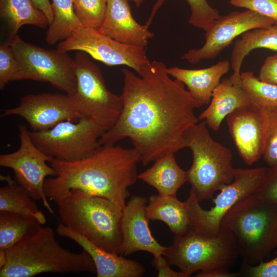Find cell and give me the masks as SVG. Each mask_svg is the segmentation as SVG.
<instances>
[{"label":"cell","mask_w":277,"mask_h":277,"mask_svg":"<svg viewBox=\"0 0 277 277\" xmlns=\"http://www.w3.org/2000/svg\"><path fill=\"white\" fill-rule=\"evenodd\" d=\"M269 168H234L233 181L224 186L213 200L214 205L209 210L203 209L194 193L190 190L185 201L190 228L208 236H214L220 231L224 215L237 203L255 193L263 182Z\"/></svg>","instance_id":"obj_10"},{"label":"cell","mask_w":277,"mask_h":277,"mask_svg":"<svg viewBox=\"0 0 277 277\" xmlns=\"http://www.w3.org/2000/svg\"><path fill=\"white\" fill-rule=\"evenodd\" d=\"M258 78L263 82L277 85V53L266 58Z\"/></svg>","instance_id":"obj_37"},{"label":"cell","mask_w":277,"mask_h":277,"mask_svg":"<svg viewBox=\"0 0 277 277\" xmlns=\"http://www.w3.org/2000/svg\"><path fill=\"white\" fill-rule=\"evenodd\" d=\"M0 188V211H7L34 217L42 225L46 223L44 214L38 208L35 200L11 178Z\"/></svg>","instance_id":"obj_26"},{"label":"cell","mask_w":277,"mask_h":277,"mask_svg":"<svg viewBox=\"0 0 277 277\" xmlns=\"http://www.w3.org/2000/svg\"><path fill=\"white\" fill-rule=\"evenodd\" d=\"M250 103L241 86L234 84L229 78H225L215 88L209 106L198 118L204 120L208 128L216 131L229 114Z\"/></svg>","instance_id":"obj_21"},{"label":"cell","mask_w":277,"mask_h":277,"mask_svg":"<svg viewBox=\"0 0 277 277\" xmlns=\"http://www.w3.org/2000/svg\"><path fill=\"white\" fill-rule=\"evenodd\" d=\"M55 203L63 224L97 247L121 255L123 208L77 189L70 190Z\"/></svg>","instance_id":"obj_4"},{"label":"cell","mask_w":277,"mask_h":277,"mask_svg":"<svg viewBox=\"0 0 277 277\" xmlns=\"http://www.w3.org/2000/svg\"><path fill=\"white\" fill-rule=\"evenodd\" d=\"M32 1L34 4L45 14L48 19L49 25L52 23L53 19L51 4L50 3L49 0Z\"/></svg>","instance_id":"obj_40"},{"label":"cell","mask_w":277,"mask_h":277,"mask_svg":"<svg viewBox=\"0 0 277 277\" xmlns=\"http://www.w3.org/2000/svg\"><path fill=\"white\" fill-rule=\"evenodd\" d=\"M226 118L240 155L246 164H253L263 154L265 126L263 108L250 103L236 109Z\"/></svg>","instance_id":"obj_16"},{"label":"cell","mask_w":277,"mask_h":277,"mask_svg":"<svg viewBox=\"0 0 277 277\" xmlns=\"http://www.w3.org/2000/svg\"><path fill=\"white\" fill-rule=\"evenodd\" d=\"M151 264L157 270L158 277H185L181 271L173 270L163 255L154 256Z\"/></svg>","instance_id":"obj_38"},{"label":"cell","mask_w":277,"mask_h":277,"mask_svg":"<svg viewBox=\"0 0 277 277\" xmlns=\"http://www.w3.org/2000/svg\"><path fill=\"white\" fill-rule=\"evenodd\" d=\"M76 84L68 95L73 108L82 116L92 120L105 132L115 124L122 111L121 95L110 92L99 67L85 52L74 56Z\"/></svg>","instance_id":"obj_8"},{"label":"cell","mask_w":277,"mask_h":277,"mask_svg":"<svg viewBox=\"0 0 277 277\" xmlns=\"http://www.w3.org/2000/svg\"><path fill=\"white\" fill-rule=\"evenodd\" d=\"M6 261L7 259L5 250L0 249V269L5 265Z\"/></svg>","instance_id":"obj_41"},{"label":"cell","mask_w":277,"mask_h":277,"mask_svg":"<svg viewBox=\"0 0 277 277\" xmlns=\"http://www.w3.org/2000/svg\"><path fill=\"white\" fill-rule=\"evenodd\" d=\"M167 68L164 63L153 61L139 76L122 69V111L100 138L101 145L129 138L144 166L186 147L185 133L199 122L194 110L203 105L183 83L171 78Z\"/></svg>","instance_id":"obj_1"},{"label":"cell","mask_w":277,"mask_h":277,"mask_svg":"<svg viewBox=\"0 0 277 277\" xmlns=\"http://www.w3.org/2000/svg\"><path fill=\"white\" fill-rule=\"evenodd\" d=\"M2 111L1 117L12 115L23 117L33 131L47 130L62 122H77L82 117L67 94L57 93L28 94L21 98L18 106Z\"/></svg>","instance_id":"obj_15"},{"label":"cell","mask_w":277,"mask_h":277,"mask_svg":"<svg viewBox=\"0 0 277 277\" xmlns=\"http://www.w3.org/2000/svg\"><path fill=\"white\" fill-rule=\"evenodd\" d=\"M18 129L20 147L13 152L1 154L0 166L11 169L16 183L32 199L42 200L48 211L54 214L44 189L46 177L56 175L55 170L47 164L53 157L34 145L25 125H18Z\"/></svg>","instance_id":"obj_13"},{"label":"cell","mask_w":277,"mask_h":277,"mask_svg":"<svg viewBox=\"0 0 277 277\" xmlns=\"http://www.w3.org/2000/svg\"><path fill=\"white\" fill-rule=\"evenodd\" d=\"M221 228L235 237L243 264L253 265L277 247V204L253 193L227 212Z\"/></svg>","instance_id":"obj_5"},{"label":"cell","mask_w":277,"mask_h":277,"mask_svg":"<svg viewBox=\"0 0 277 277\" xmlns=\"http://www.w3.org/2000/svg\"><path fill=\"white\" fill-rule=\"evenodd\" d=\"M240 77L251 103L262 108L277 106V85L261 81L251 71L241 72Z\"/></svg>","instance_id":"obj_29"},{"label":"cell","mask_w":277,"mask_h":277,"mask_svg":"<svg viewBox=\"0 0 277 277\" xmlns=\"http://www.w3.org/2000/svg\"><path fill=\"white\" fill-rule=\"evenodd\" d=\"M19 68L12 49L8 43L0 46V89L3 90L6 84L13 81Z\"/></svg>","instance_id":"obj_33"},{"label":"cell","mask_w":277,"mask_h":277,"mask_svg":"<svg viewBox=\"0 0 277 277\" xmlns=\"http://www.w3.org/2000/svg\"><path fill=\"white\" fill-rule=\"evenodd\" d=\"M131 1H132L135 3L136 7H140L144 1V0H131Z\"/></svg>","instance_id":"obj_42"},{"label":"cell","mask_w":277,"mask_h":277,"mask_svg":"<svg viewBox=\"0 0 277 277\" xmlns=\"http://www.w3.org/2000/svg\"><path fill=\"white\" fill-rule=\"evenodd\" d=\"M7 261L1 277H32L44 273H96L94 263L85 250L72 252L58 242L53 230L37 232L5 250Z\"/></svg>","instance_id":"obj_3"},{"label":"cell","mask_w":277,"mask_h":277,"mask_svg":"<svg viewBox=\"0 0 277 277\" xmlns=\"http://www.w3.org/2000/svg\"><path fill=\"white\" fill-rule=\"evenodd\" d=\"M73 2L82 27L98 29L104 19L107 0H73Z\"/></svg>","instance_id":"obj_32"},{"label":"cell","mask_w":277,"mask_h":277,"mask_svg":"<svg viewBox=\"0 0 277 277\" xmlns=\"http://www.w3.org/2000/svg\"><path fill=\"white\" fill-rule=\"evenodd\" d=\"M147 203L146 197L134 195L123 209L122 255L140 251L148 252L153 256L163 255L167 247L161 245L151 233L146 215Z\"/></svg>","instance_id":"obj_17"},{"label":"cell","mask_w":277,"mask_h":277,"mask_svg":"<svg viewBox=\"0 0 277 277\" xmlns=\"http://www.w3.org/2000/svg\"><path fill=\"white\" fill-rule=\"evenodd\" d=\"M264 142L262 156L271 168L277 167V106L263 108Z\"/></svg>","instance_id":"obj_31"},{"label":"cell","mask_w":277,"mask_h":277,"mask_svg":"<svg viewBox=\"0 0 277 277\" xmlns=\"http://www.w3.org/2000/svg\"><path fill=\"white\" fill-rule=\"evenodd\" d=\"M141 156L135 148L115 144L101 145L92 156L77 161L52 158L49 163L56 175L46 178V197L54 203L72 189L108 199L124 208L130 193L128 188L137 179Z\"/></svg>","instance_id":"obj_2"},{"label":"cell","mask_w":277,"mask_h":277,"mask_svg":"<svg viewBox=\"0 0 277 277\" xmlns=\"http://www.w3.org/2000/svg\"><path fill=\"white\" fill-rule=\"evenodd\" d=\"M240 273H233L229 271L228 268H219L208 271H201L197 277H235L239 276Z\"/></svg>","instance_id":"obj_39"},{"label":"cell","mask_w":277,"mask_h":277,"mask_svg":"<svg viewBox=\"0 0 277 277\" xmlns=\"http://www.w3.org/2000/svg\"><path fill=\"white\" fill-rule=\"evenodd\" d=\"M148 28L133 18L128 0H107L104 19L98 30L123 44L146 48L154 35Z\"/></svg>","instance_id":"obj_18"},{"label":"cell","mask_w":277,"mask_h":277,"mask_svg":"<svg viewBox=\"0 0 277 277\" xmlns=\"http://www.w3.org/2000/svg\"><path fill=\"white\" fill-rule=\"evenodd\" d=\"M274 24L272 19L250 10L232 11L214 21L206 31L205 42L202 47L189 50L182 58L192 64L214 58L238 36L252 29Z\"/></svg>","instance_id":"obj_14"},{"label":"cell","mask_w":277,"mask_h":277,"mask_svg":"<svg viewBox=\"0 0 277 277\" xmlns=\"http://www.w3.org/2000/svg\"><path fill=\"white\" fill-rule=\"evenodd\" d=\"M105 131L86 117L65 121L43 131H29L31 140L43 152L64 161H77L95 154Z\"/></svg>","instance_id":"obj_11"},{"label":"cell","mask_w":277,"mask_h":277,"mask_svg":"<svg viewBox=\"0 0 277 277\" xmlns=\"http://www.w3.org/2000/svg\"><path fill=\"white\" fill-rule=\"evenodd\" d=\"M58 235L73 240L87 252L92 259L97 277H141L145 268L138 262L106 251L63 224L57 225Z\"/></svg>","instance_id":"obj_19"},{"label":"cell","mask_w":277,"mask_h":277,"mask_svg":"<svg viewBox=\"0 0 277 277\" xmlns=\"http://www.w3.org/2000/svg\"><path fill=\"white\" fill-rule=\"evenodd\" d=\"M42 225L34 217L0 211V249L6 250L34 234Z\"/></svg>","instance_id":"obj_27"},{"label":"cell","mask_w":277,"mask_h":277,"mask_svg":"<svg viewBox=\"0 0 277 277\" xmlns=\"http://www.w3.org/2000/svg\"><path fill=\"white\" fill-rule=\"evenodd\" d=\"M241 35L235 42L232 51L230 63L233 73L229 77L234 84L240 86L243 62L252 50L265 48L277 53V25L252 29Z\"/></svg>","instance_id":"obj_24"},{"label":"cell","mask_w":277,"mask_h":277,"mask_svg":"<svg viewBox=\"0 0 277 277\" xmlns=\"http://www.w3.org/2000/svg\"><path fill=\"white\" fill-rule=\"evenodd\" d=\"M57 49L63 52L83 51L106 65L130 67L140 76L151 62L146 55V48L123 44L94 28H78L60 42Z\"/></svg>","instance_id":"obj_12"},{"label":"cell","mask_w":277,"mask_h":277,"mask_svg":"<svg viewBox=\"0 0 277 277\" xmlns=\"http://www.w3.org/2000/svg\"><path fill=\"white\" fill-rule=\"evenodd\" d=\"M165 1L157 0L154 5L145 24L148 27L151 25L156 12ZM186 2L191 10L188 22L195 27L207 31L221 16L219 11L211 7L207 0H186Z\"/></svg>","instance_id":"obj_30"},{"label":"cell","mask_w":277,"mask_h":277,"mask_svg":"<svg viewBox=\"0 0 277 277\" xmlns=\"http://www.w3.org/2000/svg\"><path fill=\"white\" fill-rule=\"evenodd\" d=\"M270 261H261L256 266L243 264L239 272L240 276L249 277H277V251Z\"/></svg>","instance_id":"obj_35"},{"label":"cell","mask_w":277,"mask_h":277,"mask_svg":"<svg viewBox=\"0 0 277 277\" xmlns=\"http://www.w3.org/2000/svg\"><path fill=\"white\" fill-rule=\"evenodd\" d=\"M163 255L178 267L185 277L194 272L208 271L232 266L240 256L236 240L229 231L221 228L214 236H208L192 229L175 236Z\"/></svg>","instance_id":"obj_7"},{"label":"cell","mask_w":277,"mask_h":277,"mask_svg":"<svg viewBox=\"0 0 277 277\" xmlns=\"http://www.w3.org/2000/svg\"><path fill=\"white\" fill-rule=\"evenodd\" d=\"M255 193L265 201L277 204V167L269 170Z\"/></svg>","instance_id":"obj_36"},{"label":"cell","mask_w":277,"mask_h":277,"mask_svg":"<svg viewBox=\"0 0 277 277\" xmlns=\"http://www.w3.org/2000/svg\"><path fill=\"white\" fill-rule=\"evenodd\" d=\"M8 43L19 64L13 81L27 79L48 82L67 94L74 90L76 65L67 52L33 45L25 42L17 34L9 37Z\"/></svg>","instance_id":"obj_9"},{"label":"cell","mask_w":277,"mask_h":277,"mask_svg":"<svg viewBox=\"0 0 277 277\" xmlns=\"http://www.w3.org/2000/svg\"><path fill=\"white\" fill-rule=\"evenodd\" d=\"M174 154L157 159L151 167L138 174L137 179L154 187L159 194L176 195L187 180L186 171L180 167Z\"/></svg>","instance_id":"obj_23"},{"label":"cell","mask_w":277,"mask_h":277,"mask_svg":"<svg viewBox=\"0 0 277 277\" xmlns=\"http://www.w3.org/2000/svg\"><path fill=\"white\" fill-rule=\"evenodd\" d=\"M146 207L149 220L165 223L175 236L186 234L190 229V220L185 202L176 195H152Z\"/></svg>","instance_id":"obj_22"},{"label":"cell","mask_w":277,"mask_h":277,"mask_svg":"<svg viewBox=\"0 0 277 277\" xmlns=\"http://www.w3.org/2000/svg\"><path fill=\"white\" fill-rule=\"evenodd\" d=\"M205 121L193 125L185 133L186 147L192 163L186 171L187 182L199 202L212 198L215 191L234 180L231 150L215 141Z\"/></svg>","instance_id":"obj_6"},{"label":"cell","mask_w":277,"mask_h":277,"mask_svg":"<svg viewBox=\"0 0 277 277\" xmlns=\"http://www.w3.org/2000/svg\"><path fill=\"white\" fill-rule=\"evenodd\" d=\"M53 19L46 33V41L54 45L69 37L82 27L74 8L73 0H52Z\"/></svg>","instance_id":"obj_28"},{"label":"cell","mask_w":277,"mask_h":277,"mask_svg":"<svg viewBox=\"0 0 277 277\" xmlns=\"http://www.w3.org/2000/svg\"><path fill=\"white\" fill-rule=\"evenodd\" d=\"M230 68V62L225 60L205 68L187 69L172 67L167 68V71L171 77L183 83L192 97L204 105L210 103L214 90Z\"/></svg>","instance_id":"obj_20"},{"label":"cell","mask_w":277,"mask_h":277,"mask_svg":"<svg viewBox=\"0 0 277 277\" xmlns=\"http://www.w3.org/2000/svg\"><path fill=\"white\" fill-rule=\"evenodd\" d=\"M231 5L259 13L272 19L277 25V0H230Z\"/></svg>","instance_id":"obj_34"},{"label":"cell","mask_w":277,"mask_h":277,"mask_svg":"<svg viewBox=\"0 0 277 277\" xmlns=\"http://www.w3.org/2000/svg\"><path fill=\"white\" fill-rule=\"evenodd\" d=\"M0 16L10 28L9 37L17 34L24 25L45 28L49 23L32 0H0Z\"/></svg>","instance_id":"obj_25"}]
</instances>
